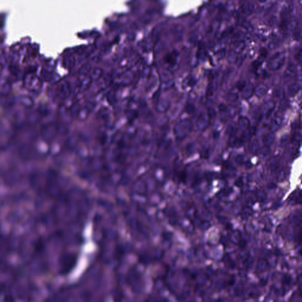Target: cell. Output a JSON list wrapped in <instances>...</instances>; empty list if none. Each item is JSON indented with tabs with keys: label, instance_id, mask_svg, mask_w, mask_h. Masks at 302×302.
<instances>
[{
	"label": "cell",
	"instance_id": "6da1fadb",
	"mask_svg": "<svg viewBox=\"0 0 302 302\" xmlns=\"http://www.w3.org/2000/svg\"><path fill=\"white\" fill-rule=\"evenodd\" d=\"M285 60V54L283 52L278 51L270 57L267 63V66L270 70L276 71L280 69L283 66Z\"/></svg>",
	"mask_w": 302,
	"mask_h": 302
},
{
	"label": "cell",
	"instance_id": "7a4b0ae2",
	"mask_svg": "<svg viewBox=\"0 0 302 302\" xmlns=\"http://www.w3.org/2000/svg\"><path fill=\"white\" fill-rule=\"evenodd\" d=\"M192 123L189 120H185L176 124L175 128V133L178 137L182 139L188 136L192 131Z\"/></svg>",
	"mask_w": 302,
	"mask_h": 302
},
{
	"label": "cell",
	"instance_id": "3957f363",
	"mask_svg": "<svg viewBox=\"0 0 302 302\" xmlns=\"http://www.w3.org/2000/svg\"><path fill=\"white\" fill-rule=\"evenodd\" d=\"M209 124V117L207 113L201 112L198 116L196 122V127L200 131L205 130Z\"/></svg>",
	"mask_w": 302,
	"mask_h": 302
},
{
	"label": "cell",
	"instance_id": "277c9868",
	"mask_svg": "<svg viewBox=\"0 0 302 302\" xmlns=\"http://www.w3.org/2000/svg\"><path fill=\"white\" fill-rule=\"evenodd\" d=\"M296 73V67L293 63H290L286 69L285 70L283 76V80L284 83H287L290 82L295 76Z\"/></svg>",
	"mask_w": 302,
	"mask_h": 302
},
{
	"label": "cell",
	"instance_id": "5b68a950",
	"mask_svg": "<svg viewBox=\"0 0 302 302\" xmlns=\"http://www.w3.org/2000/svg\"><path fill=\"white\" fill-rule=\"evenodd\" d=\"M275 106V104L273 101H268L266 103H265L262 107L261 111L262 114L264 115V116L266 118H268L271 114H272L274 108Z\"/></svg>",
	"mask_w": 302,
	"mask_h": 302
},
{
	"label": "cell",
	"instance_id": "8992f818",
	"mask_svg": "<svg viewBox=\"0 0 302 302\" xmlns=\"http://www.w3.org/2000/svg\"><path fill=\"white\" fill-rule=\"evenodd\" d=\"M283 122V119L281 116L276 115L271 121L270 124V129L272 132L277 131L281 126Z\"/></svg>",
	"mask_w": 302,
	"mask_h": 302
},
{
	"label": "cell",
	"instance_id": "52a82bcc",
	"mask_svg": "<svg viewBox=\"0 0 302 302\" xmlns=\"http://www.w3.org/2000/svg\"><path fill=\"white\" fill-rule=\"evenodd\" d=\"M267 91V87L264 83H259L254 88V93L258 97H261L265 94Z\"/></svg>",
	"mask_w": 302,
	"mask_h": 302
},
{
	"label": "cell",
	"instance_id": "ba28073f",
	"mask_svg": "<svg viewBox=\"0 0 302 302\" xmlns=\"http://www.w3.org/2000/svg\"><path fill=\"white\" fill-rule=\"evenodd\" d=\"M280 159L278 156H274L271 158L268 162V168L272 170V171H276L280 167Z\"/></svg>",
	"mask_w": 302,
	"mask_h": 302
},
{
	"label": "cell",
	"instance_id": "9c48e42d",
	"mask_svg": "<svg viewBox=\"0 0 302 302\" xmlns=\"http://www.w3.org/2000/svg\"><path fill=\"white\" fill-rule=\"evenodd\" d=\"M243 144L240 138H238L235 134L230 135L228 140V145L232 147H239Z\"/></svg>",
	"mask_w": 302,
	"mask_h": 302
},
{
	"label": "cell",
	"instance_id": "30bf717a",
	"mask_svg": "<svg viewBox=\"0 0 302 302\" xmlns=\"http://www.w3.org/2000/svg\"><path fill=\"white\" fill-rule=\"evenodd\" d=\"M254 86L251 84L245 86L241 91L242 97L245 99H250L254 93Z\"/></svg>",
	"mask_w": 302,
	"mask_h": 302
},
{
	"label": "cell",
	"instance_id": "8fae6325",
	"mask_svg": "<svg viewBox=\"0 0 302 302\" xmlns=\"http://www.w3.org/2000/svg\"><path fill=\"white\" fill-rule=\"evenodd\" d=\"M238 123L239 127L243 131L247 130L250 126V120L245 116H241L238 120Z\"/></svg>",
	"mask_w": 302,
	"mask_h": 302
},
{
	"label": "cell",
	"instance_id": "7c38bea8",
	"mask_svg": "<svg viewBox=\"0 0 302 302\" xmlns=\"http://www.w3.org/2000/svg\"><path fill=\"white\" fill-rule=\"evenodd\" d=\"M259 147H260L259 142L257 139H251L248 144V146L249 151L251 153H253V154H255L258 152V150L259 149Z\"/></svg>",
	"mask_w": 302,
	"mask_h": 302
},
{
	"label": "cell",
	"instance_id": "4fadbf2b",
	"mask_svg": "<svg viewBox=\"0 0 302 302\" xmlns=\"http://www.w3.org/2000/svg\"><path fill=\"white\" fill-rule=\"evenodd\" d=\"M298 20L295 17H289L287 21V28L288 31L294 30L297 26Z\"/></svg>",
	"mask_w": 302,
	"mask_h": 302
},
{
	"label": "cell",
	"instance_id": "5bb4252c",
	"mask_svg": "<svg viewBox=\"0 0 302 302\" xmlns=\"http://www.w3.org/2000/svg\"><path fill=\"white\" fill-rule=\"evenodd\" d=\"M275 140V135L273 132L269 133L264 135L262 137V142L265 146H270L273 144Z\"/></svg>",
	"mask_w": 302,
	"mask_h": 302
},
{
	"label": "cell",
	"instance_id": "9a60e30c",
	"mask_svg": "<svg viewBox=\"0 0 302 302\" xmlns=\"http://www.w3.org/2000/svg\"><path fill=\"white\" fill-rule=\"evenodd\" d=\"M273 96L280 100H283L284 99L285 97V93L284 90L281 86H277L274 88L273 92Z\"/></svg>",
	"mask_w": 302,
	"mask_h": 302
},
{
	"label": "cell",
	"instance_id": "2e32d148",
	"mask_svg": "<svg viewBox=\"0 0 302 302\" xmlns=\"http://www.w3.org/2000/svg\"><path fill=\"white\" fill-rule=\"evenodd\" d=\"M300 86L298 83H293L290 85L288 87L287 91L289 96L293 97L300 90Z\"/></svg>",
	"mask_w": 302,
	"mask_h": 302
},
{
	"label": "cell",
	"instance_id": "e0dca14e",
	"mask_svg": "<svg viewBox=\"0 0 302 302\" xmlns=\"http://www.w3.org/2000/svg\"><path fill=\"white\" fill-rule=\"evenodd\" d=\"M227 99L229 101L231 102L237 101L239 99L238 90L237 88H233L227 94Z\"/></svg>",
	"mask_w": 302,
	"mask_h": 302
},
{
	"label": "cell",
	"instance_id": "ac0fdd59",
	"mask_svg": "<svg viewBox=\"0 0 302 302\" xmlns=\"http://www.w3.org/2000/svg\"><path fill=\"white\" fill-rule=\"evenodd\" d=\"M237 129H238L237 124H236L235 122H231L228 125V126L226 129L225 132L227 134H229L230 136L232 134H235L237 131Z\"/></svg>",
	"mask_w": 302,
	"mask_h": 302
},
{
	"label": "cell",
	"instance_id": "d6986e66",
	"mask_svg": "<svg viewBox=\"0 0 302 302\" xmlns=\"http://www.w3.org/2000/svg\"><path fill=\"white\" fill-rule=\"evenodd\" d=\"M270 149L269 146L264 145L260 150L259 156H260L261 158L265 159V158H267L270 155Z\"/></svg>",
	"mask_w": 302,
	"mask_h": 302
},
{
	"label": "cell",
	"instance_id": "ffe728a7",
	"mask_svg": "<svg viewBox=\"0 0 302 302\" xmlns=\"http://www.w3.org/2000/svg\"><path fill=\"white\" fill-rule=\"evenodd\" d=\"M215 88H216V84L214 81H211L210 82L208 86H207V88H206V94L207 96L209 97V96H212L214 92H215Z\"/></svg>",
	"mask_w": 302,
	"mask_h": 302
},
{
	"label": "cell",
	"instance_id": "44dd1931",
	"mask_svg": "<svg viewBox=\"0 0 302 302\" xmlns=\"http://www.w3.org/2000/svg\"><path fill=\"white\" fill-rule=\"evenodd\" d=\"M279 39L277 35H274L271 38L270 41L268 43V48L271 50H274L279 45Z\"/></svg>",
	"mask_w": 302,
	"mask_h": 302
},
{
	"label": "cell",
	"instance_id": "7402d4cb",
	"mask_svg": "<svg viewBox=\"0 0 302 302\" xmlns=\"http://www.w3.org/2000/svg\"><path fill=\"white\" fill-rule=\"evenodd\" d=\"M238 54H237L233 50H231L228 54V57H227V60L229 63H235L236 61V60H237V56H238Z\"/></svg>",
	"mask_w": 302,
	"mask_h": 302
},
{
	"label": "cell",
	"instance_id": "603a6c76",
	"mask_svg": "<svg viewBox=\"0 0 302 302\" xmlns=\"http://www.w3.org/2000/svg\"><path fill=\"white\" fill-rule=\"evenodd\" d=\"M236 113V109L234 106H227L226 107V116L229 117H233Z\"/></svg>",
	"mask_w": 302,
	"mask_h": 302
},
{
	"label": "cell",
	"instance_id": "cb8c5ba5",
	"mask_svg": "<svg viewBox=\"0 0 302 302\" xmlns=\"http://www.w3.org/2000/svg\"><path fill=\"white\" fill-rule=\"evenodd\" d=\"M251 137V135L250 134V133H249V132L247 129L243 132V133L241 134V136L239 138L241 139L242 142L244 143V142H248V140H250Z\"/></svg>",
	"mask_w": 302,
	"mask_h": 302
},
{
	"label": "cell",
	"instance_id": "d4e9b609",
	"mask_svg": "<svg viewBox=\"0 0 302 302\" xmlns=\"http://www.w3.org/2000/svg\"><path fill=\"white\" fill-rule=\"evenodd\" d=\"M225 55H226V50L225 48H221V49L217 50V51L215 53L216 58L218 60H221V59L224 58L225 57Z\"/></svg>",
	"mask_w": 302,
	"mask_h": 302
},
{
	"label": "cell",
	"instance_id": "484cf974",
	"mask_svg": "<svg viewBox=\"0 0 302 302\" xmlns=\"http://www.w3.org/2000/svg\"><path fill=\"white\" fill-rule=\"evenodd\" d=\"M200 154H201V156L204 159L208 157L209 155V148L208 146H205V147H202L201 150Z\"/></svg>",
	"mask_w": 302,
	"mask_h": 302
},
{
	"label": "cell",
	"instance_id": "4316f807",
	"mask_svg": "<svg viewBox=\"0 0 302 302\" xmlns=\"http://www.w3.org/2000/svg\"><path fill=\"white\" fill-rule=\"evenodd\" d=\"M226 107H227V106H226L225 104L224 103H221L219 106H218V110H219V113H221V116H222L223 117L224 116H226Z\"/></svg>",
	"mask_w": 302,
	"mask_h": 302
},
{
	"label": "cell",
	"instance_id": "83f0119b",
	"mask_svg": "<svg viewBox=\"0 0 302 302\" xmlns=\"http://www.w3.org/2000/svg\"><path fill=\"white\" fill-rule=\"evenodd\" d=\"M301 133H300L296 132V133H294V134H293V136H292L291 141H292L293 143H300V141H301Z\"/></svg>",
	"mask_w": 302,
	"mask_h": 302
},
{
	"label": "cell",
	"instance_id": "f1b7e54d",
	"mask_svg": "<svg viewBox=\"0 0 302 302\" xmlns=\"http://www.w3.org/2000/svg\"><path fill=\"white\" fill-rule=\"evenodd\" d=\"M195 107L192 103L188 104L185 107V111L188 114H192L195 111Z\"/></svg>",
	"mask_w": 302,
	"mask_h": 302
},
{
	"label": "cell",
	"instance_id": "f546056e",
	"mask_svg": "<svg viewBox=\"0 0 302 302\" xmlns=\"http://www.w3.org/2000/svg\"><path fill=\"white\" fill-rule=\"evenodd\" d=\"M288 139V136L287 135L283 136L281 137V139H280V141H279V143H278L279 146H280V147L284 146L286 145V143H287Z\"/></svg>",
	"mask_w": 302,
	"mask_h": 302
},
{
	"label": "cell",
	"instance_id": "4dcf8cb0",
	"mask_svg": "<svg viewBox=\"0 0 302 302\" xmlns=\"http://www.w3.org/2000/svg\"><path fill=\"white\" fill-rule=\"evenodd\" d=\"M246 157L243 155H238L235 157V161L238 164H242L246 162Z\"/></svg>",
	"mask_w": 302,
	"mask_h": 302
},
{
	"label": "cell",
	"instance_id": "1f68e13d",
	"mask_svg": "<svg viewBox=\"0 0 302 302\" xmlns=\"http://www.w3.org/2000/svg\"><path fill=\"white\" fill-rule=\"evenodd\" d=\"M245 86H246L245 81L244 80H239V81H238V83H237L236 88L238 91H242Z\"/></svg>",
	"mask_w": 302,
	"mask_h": 302
},
{
	"label": "cell",
	"instance_id": "d6a6232c",
	"mask_svg": "<svg viewBox=\"0 0 302 302\" xmlns=\"http://www.w3.org/2000/svg\"><path fill=\"white\" fill-rule=\"evenodd\" d=\"M177 56H178V55L176 53H175V52L172 53V54H170L169 57L168 58V60H167L168 62L169 63H170V64H175L176 58H177Z\"/></svg>",
	"mask_w": 302,
	"mask_h": 302
},
{
	"label": "cell",
	"instance_id": "836d02e7",
	"mask_svg": "<svg viewBox=\"0 0 302 302\" xmlns=\"http://www.w3.org/2000/svg\"><path fill=\"white\" fill-rule=\"evenodd\" d=\"M207 114L209 119H214L216 116V112L214 108H208L207 111Z\"/></svg>",
	"mask_w": 302,
	"mask_h": 302
},
{
	"label": "cell",
	"instance_id": "e575fe53",
	"mask_svg": "<svg viewBox=\"0 0 302 302\" xmlns=\"http://www.w3.org/2000/svg\"><path fill=\"white\" fill-rule=\"evenodd\" d=\"M198 36H199L198 33L196 31H194L192 32H191V34L190 36V40H191V42H193V43H195V42H196V41L198 40Z\"/></svg>",
	"mask_w": 302,
	"mask_h": 302
},
{
	"label": "cell",
	"instance_id": "d590c367",
	"mask_svg": "<svg viewBox=\"0 0 302 302\" xmlns=\"http://www.w3.org/2000/svg\"><path fill=\"white\" fill-rule=\"evenodd\" d=\"M277 22V18L276 16L274 15L273 17H271L270 18V20L268 21V23L269 24L271 25V26H274L276 24Z\"/></svg>",
	"mask_w": 302,
	"mask_h": 302
},
{
	"label": "cell",
	"instance_id": "8d00e7d4",
	"mask_svg": "<svg viewBox=\"0 0 302 302\" xmlns=\"http://www.w3.org/2000/svg\"><path fill=\"white\" fill-rule=\"evenodd\" d=\"M187 82H188V86H189L190 87H193L195 84V83L196 82V80L194 77H191L189 78Z\"/></svg>",
	"mask_w": 302,
	"mask_h": 302
},
{
	"label": "cell",
	"instance_id": "74e56055",
	"mask_svg": "<svg viewBox=\"0 0 302 302\" xmlns=\"http://www.w3.org/2000/svg\"><path fill=\"white\" fill-rule=\"evenodd\" d=\"M195 150V145L194 143H189L187 147V150L189 153H193Z\"/></svg>",
	"mask_w": 302,
	"mask_h": 302
},
{
	"label": "cell",
	"instance_id": "f35d334b",
	"mask_svg": "<svg viewBox=\"0 0 302 302\" xmlns=\"http://www.w3.org/2000/svg\"><path fill=\"white\" fill-rule=\"evenodd\" d=\"M294 37L296 40H299L301 37V31L300 29H297L294 32Z\"/></svg>",
	"mask_w": 302,
	"mask_h": 302
},
{
	"label": "cell",
	"instance_id": "ab89813d",
	"mask_svg": "<svg viewBox=\"0 0 302 302\" xmlns=\"http://www.w3.org/2000/svg\"><path fill=\"white\" fill-rule=\"evenodd\" d=\"M248 130L249 132V133H250V134L251 136L254 135L255 134V132H256V130H257V129H256V127L255 126H251L250 127H249L248 129Z\"/></svg>",
	"mask_w": 302,
	"mask_h": 302
}]
</instances>
